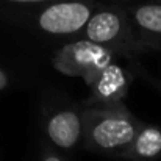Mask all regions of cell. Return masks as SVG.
Segmentation results:
<instances>
[{
  "mask_svg": "<svg viewBox=\"0 0 161 161\" xmlns=\"http://www.w3.org/2000/svg\"><path fill=\"white\" fill-rule=\"evenodd\" d=\"M124 88H125L124 70L116 64H109L100 70L94 91L99 99H116L122 94Z\"/></svg>",
  "mask_w": 161,
  "mask_h": 161,
  "instance_id": "5",
  "label": "cell"
},
{
  "mask_svg": "<svg viewBox=\"0 0 161 161\" xmlns=\"http://www.w3.org/2000/svg\"><path fill=\"white\" fill-rule=\"evenodd\" d=\"M136 24L153 33H161V5H142L135 11Z\"/></svg>",
  "mask_w": 161,
  "mask_h": 161,
  "instance_id": "7",
  "label": "cell"
},
{
  "mask_svg": "<svg viewBox=\"0 0 161 161\" xmlns=\"http://www.w3.org/2000/svg\"><path fill=\"white\" fill-rule=\"evenodd\" d=\"M161 152V131L157 128H146L136 136L135 153L141 158H155Z\"/></svg>",
  "mask_w": 161,
  "mask_h": 161,
  "instance_id": "6",
  "label": "cell"
},
{
  "mask_svg": "<svg viewBox=\"0 0 161 161\" xmlns=\"http://www.w3.org/2000/svg\"><path fill=\"white\" fill-rule=\"evenodd\" d=\"M6 85H8V77H6V74H5L3 70H0V91H2Z\"/></svg>",
  "mask_w": 161,
  "mask_h": 161,
  "instance_id": "8",
  "label": "cell"
},
{
  "mask_svg": "<svg viewBox=\"0 0 161 161\" xmlns=\"http://www.w3.org/2000/svg\"><path fill=\"white\" fill-rule=\"evenodd\" d=\"M91 17L89 6L80 2H63L49 6L39 17L44 31L53 35L75 33L86 25Z\"/></svg>",
  "mask_w": 161,
  "mask_h": 161,
  "instance_id": "1",
  "label": "cell"
},
{
  "mask_svg": "<svg viewBox=\"0 0 161 161\" xmlns=\"http://www.w3.org/2000/svg\"><path fill=\"white\" fill-rule=\"evenodd\" d=\"M8 2H17V3H38V2H46V0H8Z\"/></svg>",
  "mask_w": 161,
  "mask_h": 161,
  "instance_id": "9",
  "label": "cell"
},
{
  "mask_svg": "<svg viewBox=\"0 0 161 161\" xmlns=\"http://www.w3.org/2000/svg\"><path fill=\"white\" fill-rule=\"evenodd\" d=\"M120 17L111 11H102L86 22V36L94 44L111 42L120 33Z\"/></svg>",
  "mask_w": 161,
  "mask_h": 161,
  "instance_id": "4",
  "label": "cell"
},
{
  "mask_svg": "<svg viewBox=\"0 0 161 161\" xmlns=\"http://www.w3.org/2000/svg\"><path fill=\"white\" fill-rule=\"evenodd\" d=\"M136 136V128L125 117H107L92 130V141L102 149H116L130 144Z\"/></svg>",
  "mask_w": 161,
  "mask_h": 161,
  "instance_id": "2",
  "label": "cell"
},
{
  "mask_svg": "<svg viewBox=\"0 0 161 161\" xmlns=\"http://www.w3.org/2000/svg\"><path fill=\"white\" fill-rule=\"evenodd\" d=\"M47 133L56 146L64 147V149L72 147L81 133L80 119L72 111L58 113L50 119L47 125Z\"/></svg>",
  "mask_w": 161,
  "mask_h": 161,
  "instance_id": "3",
  "label": "cell"
},
{
  "mask_svg": "<svg viewBox=\"0 0 161 161\" xmlns=\"http://www.w3.org/2000/svg\"><path fill=\"white\" fill-rule=\"evenodd\" d=\"M44 161H59V158H56V157H47Z\"/></svg>",
  "mask_w": 161,
  "mask_h": 161,
  "instance_id": "10",
  "label": "cell"
}]
</instances>
